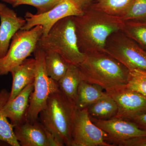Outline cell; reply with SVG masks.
I'll use <instances>...</instances> for the list:
<instances>
[{
	"label": "cell",
	"mask_w": 146,
	"mask_h": 146,
	"mask_svg": "<svg viewBox=\"0 0 146 146\" xmlns=\"http://www.w3.org/2000/svg\"><path fill=\"white\" fill-rule=\"evenodd\" d=\"M80 50L84 54L104 51L109 36L121 31L124 21L91 5L79 16H74Z\"/></svg>",
	"instance_id": "cell-1"
},
{
	"label": "cell",
	"mask_w": 146,
	"mask_h": 146,
	"mask_svg": "<svg viewBox=\"0 0 146 146\" xmlns=\"http://www.w3.org/2000/svg\"><path fill=\"white\" fill-rule=\"evenodd\" d=\"M78 65L82 80L98 84L108 93L125 88L129 70L105 52L85 54Z\"/></svg>",
	"instance_id": "cell-2"
},
{
	"label": "cell",
	"mask_w": 146,
	"mask_h": 146,
	"mask_svg": "<svg viewBox=\"0 0 146 146\" xmlns=\"http://www.w3.org/2000/svg\"><path fill=\"white\" fill-rule=\"evenodd\" d=\"M75 104L59 91L52 94L39 114L40 123L64 145L71 146Z\"/></svg>",
	"instance_id": "cell-3"
},
{
	"label": "cell",
	"mask_w": 146,
	"mask_h": 146,
	"mask_svg": "<svg viewBox=\"0 0 146 146\" xmlns=\"http://www.w3.org/2000/svg\"><path fill=\"white\" fill-rule=\"evenodd\" d=\"M36 47L59 54L69 64L78 65L85 58L79 48L74 16L58 21L46 35H42Z\"/></svg>",
	"instance_id": "cell-4"
},
{
	"label": "cell",
	"mask_w": 146,
	"mask_h": 146,
	"mask_svg": "<svg viewBox=\"0 0 146 146\" xmlns=\"http://www.w3.org/2000/svg\"><path fill=\"white\" fill-rule=\"evenodd\" d=\"M33 53L35 60L34 88L31 96L27 115V120L31 121L38 119L40 112L46 107L50 96L60 90L58 82L47 74L45 52L36 47Z\"/></svg>",
	"instance_id": "cell-5"
},
{
	"label": "cell",
	"mask_w": 146,
	"mask_h": 146,
	"mask_svg": "<svg viewBox=\"0 0 146 146\" xmlns=\"http://www.w3.org/2000/svg\"><path fill=\"white\" fill-rule=\"evenodd\" d=\"M42 35L43 28L40 25L28 30L20 29L17 31L6 54L0 58V76L8 74L34 52Z\"/></svg>",
	"instance_id": "cell-6"
},
{
	"label": "cell",
	"mask_w": 146,
	"mask_h": 146,
	"mask_svg": "<svg viewBox=\"0 0 146 146\" xmlns=\"http://www.w3.org/2000/svg\"><path fill=\"white\" fill-rule=\"evenodd\" d=\"M104 52L117 59L129 71H146V50L121 30L109 36Z\"/></svg>",
	"instance_id": "cell-7"
},
{
	"label": "cell",
	"mask_w": 146,
	"mask_h": 146,
	"mask_svg": "<svg viewBox=\"0 0 146 146\" xmlns=\"http://www.w3.org/2000/svg\"><path fill=\"white\" fill-rule=\"evenodd\" d=\"M107 135L91 121L87 108L76 109L73 123L71 146H113Z\"/></svg>",
	"instance_id": "cell-8"
},
{
	"label": "cell",
	"mask_w": 146,
	"mask_h": 146,
	"mask_svg": "<svg viewBox=\"0 0 146 146\" xmlns=\"http://www.w3.org/2000/svg\"><path fill=\"white\" fill-rule=\"evenodd\" d=\"M83 13L70 0H63L52 9L45 13L33 14L27 12L25 16L26 23L21 29L28 30L40 25L43 28V35H46L61 19L69 16H79Z\"/></svg>",
	"instance_id": "cell-9"
},
{
	"label": "cell",
	"mask_w": 146,
	"mask_h": 146,
	"mask_svg": "<svg viewBox=\"0 0 146 146\" xmlns=\"http://www.w3.org/2000/svg\"><path fill=\"white\" fill-rule=\"evenodd\" d=\"M90 118L92 121L106 133V141L113 146L130 138L146 135V130L130 120L116 117L108 120Z\"/></svg>",
	"instance_id": "cell-10"
},
{
	"label": "cell",
	"mask_w": 146,
	"mask_h": 146,
	"mask_svg": "<svg viewBox=\"0 0 146 146\" xmlns=\"http://www.w3.org/2000/svg\"><path fill=\"white\" fill-rule=\"evenodd\" d=\"M108 94L117 105L116 117L131 120L146 113V97L142 94L125 87Z\"/></svg>",
	"instance_id": "cell-11"
},
{
	"label": "cell",
	"mask_w": 146,
	"mask_h": 146,
	"mask_svg": "<svg viewBox=\"0 0 146 146\" xmlns=\"http://www.w3.org/2000/svg\"><path fill=\"white\" fill-rule=\"evenodd\" d=\"M0 58L6 54L16 33L25 25V19L6 6L0 11Z\"/></svg>",
	"instance_id": "cell-12"
},
{
	"label": "cell",
	"mask_w": 146,
	"mask_h": 146,
	"mask_svg": "<svg viewBox=\"0 0 146 146\" xmlns=\"http://www.w3.org/2000/svg\"><path fill=\"white\" fill-rule=\"evenodd\" d=\"M33 88L34 82H33L14 99L8 100L4 106V113L14 127L27 121L30 99Z\"/></svg>",
	"instance_id": "cell-13"
},
{
	"label": "cell",
	"mask_w": 146,
	"mask_h": 146,
	"mask_svg": "<svg viewBox=\"0 0 146 146\" xmlns=\"http://www.w3.org/2000/svg\"><path fill=\"white\" fill-rule=\"evenodd\" d=\"M14 132L20 146H48L45 128L37 120H27L14 127Z\"/></svg>",
	"instance_id": "cell-14"
},
{
	"label": "cell",
	"mask_w": 146,
	"mask_h": 146,
	"mask_svg": "<svg viewBox=\"0 0 146 146\" xmlns=\"http://www.w3.org/2000/svg\"><path fill=\"white\" fill-rule=\"evenodd\" d=\"M35 70V58H27L11 70L10 73L13 80L8 100H13L25 87L34 82Z\"/></svg>",
	"instance_id": "cell-15"
},
{
	"label": "cell",
	"mask_w": 146,
	"mask_h": 146,
	"mask_svg": "<svg viewBox=\"0 0 146 146\" xmlns=\"http://www.w3.org/2000/svg\"><path fill=\"white\" fill-rule=\"evenodd\" d=\"M106 94L99 85L82 80L78 86L75 102L76 109L87 108Z\"/></svg>",
	"instance_id": "cell-16"
},
{
	"label": "cell",
	"mask_w": 146,
	"mask_h": 146,
	"mask_svg": "<svg viewBox=\"0 0 146 146\" xmlns=\"http://www.w3.org/2000/svg\"><path fill=\"white\" fill-rule=\"evenodd\" d=\"M82 80L78 66L70 64L67 72L58 84L60 91L75 104L78 86Z\"/></svg>",
	"instance_id": "cell-17"
},
{
	"label": "cell",
	"mask_w": 146,
	"mask_h": 146,
	"mask_svg": "<svg viewBox=\"0 0 146 146\" xmlns=\"http://www.w3.org/2000/svg\"><path fill=\"white\" fill-rule=\"evenodd\" d=\"M10 92L3 89L0 91V141L11 146H21L14 132V126L9 121L3 108L9 99Z\"/></svg>",
	"instance_id": "cell-18"
},
{
	"label": "cell",
	"mask_w": 146,
	"mask_h": 146,
	"mask_svg": "<svg viewBox=\"0 0 146 146\" xmlns=\"http://www.w3.org/2000/svg\"><path fill=\"white\" fill-rule=\"evenodd\" d=\"M118 109L116 102L108 93L87 108L90 117L99 120H108L115 117Z\"/></svg>",
	"instance_id": "cell-19"
},
{
	"label": "cell",
	"mask_w": 146,
	"mask_h": 146,
	"mask_svg": "<svg viewBox=\"0 0 146 146\" xmlns=\"http://www.w3.org/2000/svg\"><path fill=\"white\" fill-rule=\"evenodd\" d=\"M45 63L48 76L58 82L67 72L69 63L59 54L54 52H45Z\"/></svg>",
	"instance_id": "cell-20"
},
{
	"label": "cell",
	"mask_w": 146,
	"mask_h": 146,
	"mask_svg": "<svg viewBox=\"0 0 146 146\" xmlns=\"http://www.w3.org/2000/svg\"><path fill=\"white\" fill-rule=\"evenodd\" d=\"M121 31L146 50V20L124 21Z\"/></svg>",
	"instance_id": "cell-21"
},
{
	"label": "cell",
	"mask_w": 146,
	"mask_h": 146,
	"mask_svg": "<svg viewBox=\"0 0 146 146\" xmlns=\"http://www.w3.org/2000/svg\"><path fill=\"white\" fill-rule=\"evenodd\" d=\"M132 0H96L92 4L95 7L112 16L121 17Z\"/></svg>",
	"instance_id": "cell-22"
},
{
	"label": "cell",
	"mask_w": 146,
	"mask_h": 146,
	"mask_svg": "<svg viewBox=\"0 0 146 146\" xmlns=\"http://www.w3.org/2000/svg\"><path fill=\"white\" fill-rule=\"evenodd\" d=\"M63 0H7L6 3L13 7L21 5H29L34 7L38 14L45 13L56 6Z\"/></svg>",
	"instance_id": "cell-23"
},
{
	"label": "cell",
	"mask_w": 146,
	"mask_h": 146,
	"mask_svg": "<svg viewBox=\"0 0 146 146\" xmlns=\"http://www.w3.org/2000/svg\"><path fill=\"white\" fill-rule=\"evenodd\" d=\"M125 88L146 97V71L134 70L129 71Z\"/></svg>",
	"instance_id": "cell-24"
},
{
	"label": "cell",
	"mask_w": 146,
	"mask_h": 146,
	"mask_svg": "<svg viewBox=\"0 0 146 146\" xmlns=\"http://www.w3.org/2000/svg\"><path fill=\"white\" fill-rule=\"evenodd\" d=\"M121 18L124 21L146 20V0H132Z\"/></svg>",
	"instance_id": "cell-25"
},
{
	"label": "cell",
	"mask_w": 146,
	"mask_h": 146,
	"mask_svg": "<svg viewBox=\"0 0 146 146\" xmlns=\"http://www.w3.org/2000/svg\"><path fill=\"white\" fill-rule=\"evenodd\" d=\"M120 146H146V135L138 136L120 142L117 145Z\"/></svg>",
	"instance_id": "cell-26"
},
{
	"label": "cell",
	"mask_w": 146,
	"mask_h": 146,
	"mask_svg": "<svg viewBox=\"0 0 146 146\" xmlns=\"http://www.w3.org/2000/svg\"><path fill=\"white\" fill-rule=\"evenodd\" d=\"M45 128V127H44ZM48 146H63L64 144L55 136L45 129Z\"/></svg>",
	"instance_id": "cell-27"
},
{
	"label": "cell",
	"mask_w": 146,
	"mask_h": 146,
	"mask_svg": "<svg viewBox=\"0 0 146 146\" xmlns=\"http://www.w3.org/2000/svg\"><path fill=\"white\" fill-rule=\"evenodd\" d=\"M80 9L84 11L89 7L96 0H70Z\"/></svg>",
	"instance_id": "cell-28"
},
{
	"label": "cell",
	"mask_w": 146,
	"mask_h": 146,
	"mask_svg": "<svg viewBox=\"0 0 146 146\" xmlns=\"http://www.w3.org/2000/svg\"><path fill=\"white\" fill-rule=\"evenodd\" d=\"M133 122L142 129L146 131V113L130 120Z\"/></svg>",
	"instance_id": "cell-29"
},
{
	"label": "cell",
	"mask_w": 146,
	"mask_h": 146,
	"mask_svg": "<svg viewBox=\"0 0 146 146\" xmlns=\"http://www.w3.org/2000/svg\"><path fill=\"white\" fill-rule=\"evenodd\" d=\"M6 6V5L5 4L0 3V11L2 10L4 8V7Z\"/></svg>",
	"instance_id": "cell-30"
},
{
	"label": "cell",
	"mask_w": 146,
	"mask_h": 146,
	"mask_svg": "<svg viewBox=\"0 0 146 146\" xmlns=\"http://www.w3.org/2000/svg\"><path fill=\"white\" fill-rule=\"evenodd\" d=\"M0 1H3L5 2L6 1H7V0H0Z\"/></svg>",
	"instance_id": "cell-31"
}]
</instances>
